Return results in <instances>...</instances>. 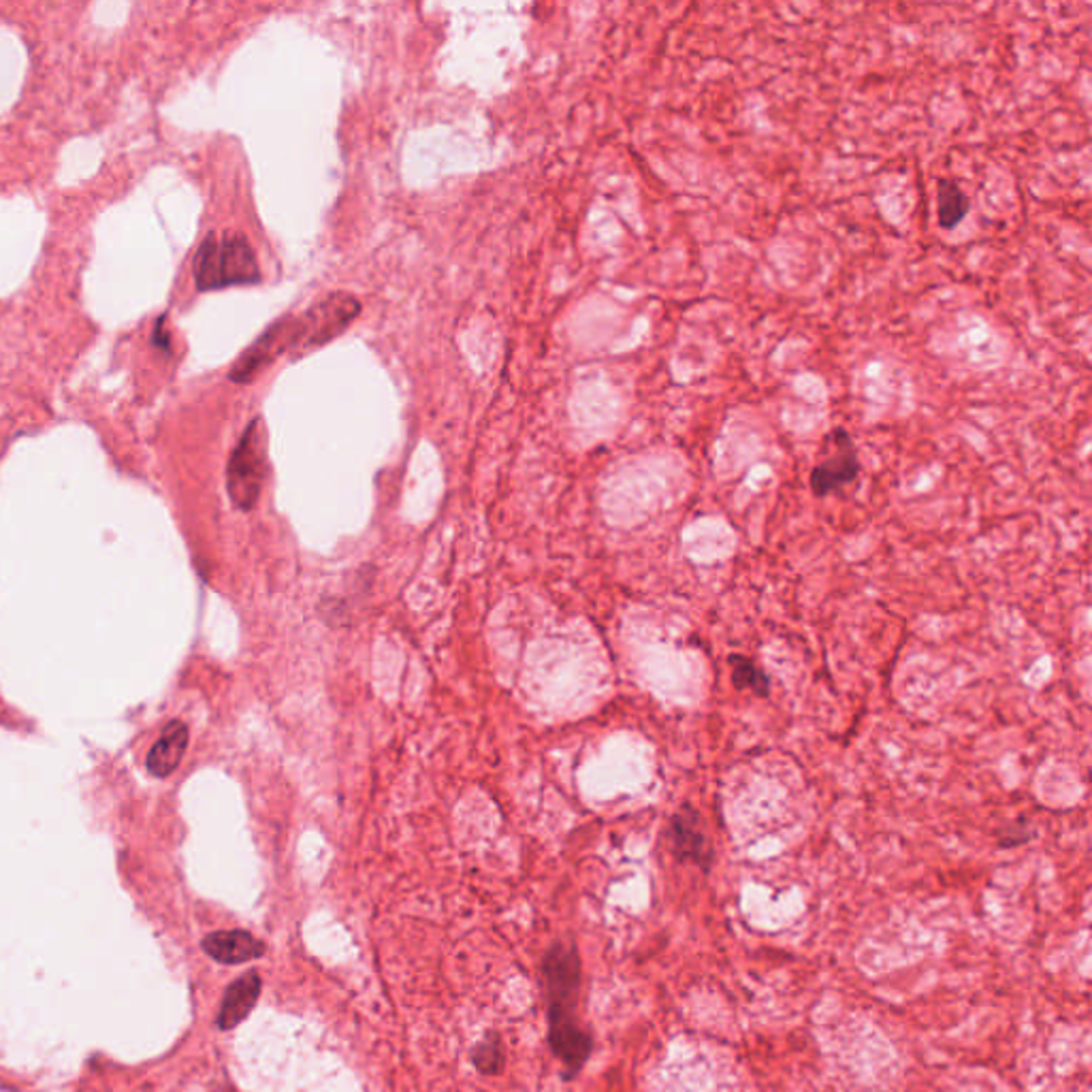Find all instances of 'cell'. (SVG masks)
<instances>
[{
	"label": "cell",
	"instance_id": "cell-1",
	"mask_svg": "<svg viewBox=\"0 0 1092 1092\" xmlns=\"http://www.w3.org/2000/svg\"><path fill=\"white\" fill-rule=\"evenodd\" d=\"M549 988V1041L568 1078L579 1074L591 1054V1037L577 1020L581 962L575 947L555 945L544 958Z\"/></svg>",
	"mask_w": 1092,
	"mask_h": 1092
},
{
	"label": "cell",
	"instance_id": "cell-2",
	"mask_svg": "<svg viewBox=\"0 0 1092 1092\" xmlns=\"http://www.w3.org/2000/svg\"><path fill=\"white\" fill-rule=\"evenodd\" d=\"M258 280L260 269L253 246L244 235H210L194 256V282L199 291L254 284Z\"/></svg>",
	"mask_w": 1092,
	"mask_h": 1092
},
{
	"label": "cell",
	"instance_id": "cell-3",
	"mask_svg": "<svg viewBox=\"0 0 1092 1092\" xmlns=\"http://www.w3.org/2000/svg\"><path fill=\"white\" fill-rule=\"evenodd\" d=\"M265 468H267V457H265V429L260 420L256 419L248 424L244 431L240 444L235 446L231 461H229V472H227V485H229V496L242 510H251L258 496L260 487L265 481Z\"/></svg>",
	"mask_w": 1092,
	"mask_h": 1092
},
{
	"label": "cell",
	"instance_id": "cell-4",
	"mask_svg": "<svg viewBox=\"0 0 1092 1092\" xmlns=\"http://www.w3.org/2000/svg\"><path fill=\"white\" fill-rule=\"evenodd\" d=\"M826 444H831L833 450L811 472V489L818 498L837 494L860 474V457L847 429H835Z\"/></svg>",
	"mask_w": 1092,
	"mask_h": 1092
},
{
	"label": "cell",
	"instance_id": "cell-5",
	"mask_svg": "<svg viewBox=\"0 0 1092 1092\" xmlns=\"http://www.w3.org/2000/svg\"><path fill=\"white\" fill-rule=\"evenodd\" d=\"M299 341H301V325L299 319H282L273 323L262 336L254 341L253 346L240 356L235 367L231 369V380L235 382H248L254 376L275 361L286 350L299 352Z\"/></svg>",
	"mask_w": 1092,
	"mask_h": 1092
},
{
	"label": "cell",
	"instance_id": "cell-6",
	"mask_svg": "<svg viewBox=\"0 0 1092 1092\" xmlns=\"http://www.w3.org/2000/svg\"><path fill=\"white\" fill-rule=\"evenodd\" d=\"M359 314V301L350 295L336 293L327 297L323 304L314 306L310 312L299 316L301 323V343L299 352L312 350L332 337L339 336Z\"/></svg>",
	"mask_w": 1092,
	"mask_h": 1092
},
{
	"label": "cell",
	"instance_id": "cell-7",
	"mask_svg": "<svg viewBox=\"0 0 1092 1092\" xmlns=\"http://www.w3.org/2000/svg\"><path fill=\"white\" fill-rule=\"evenodd\" d=\"M669 842L680 862H689L704 871L711 868L713 847L700 813L691 805L678 807L669 824Z\"/></svg>",
	"mask_w": 1092,
	"mask_h": 1092
},
{
	"label": "cell",
	"instance_id": "cell-8",
	"mask_svg": "<svg viewBox=\"0 0 1092 1092\" xmlns=\"http://www.w3.org/2000/svg\"><path fill=\"white\" fill-rule=\"evenodd\" d=\"M203 949L220 965H244L265 954V943L248 930H218L203 939Z\"/></svg>",
	"mask_w": 1092,
	"mask_h": 1092
},
{
	"label": "cell",
	"instance_id": "cell-9",
	"mask_svg": "<svg viewBox=\"0 0 1092 1092\" xmlns=\"http://www.w3.org/2000/svg\"><path fill=\"white\" fill-rule=\"evenodd\" d=\"M260 978L258 973H246L242 975L240 980H235L227 993H225V999H223V1006H220V1011H218V1026L223 1030H231L235 1028L238 1024H242L248 1013L253 1011L256 1001H258V995H260Z\"/></svg>",
	"mask_w": 1092,
	"mask_h": 1092
},
{
	"label": "cell",
	"instance_id": "cell-10",
	"mask_svg": "<svg viewBox=\"0 0 1092 1092\" xmlns=\"http://www.w3.org/2000/svg\"><path fill=\"white\" fill-rule=\"evenodd\" d=\"M186 747H188V728L181 722H171L148 754L146 759L148 770L154 777L165 779L179 766L181 757L186 754Z\"/></svg>",
	"mask_w": 1092,
	"mask_h": 1092
},
{
	"label": "cell",
	"instance_id": "cell-11",
	"mask_svg": "<svg viewBox=\"0 0 1092 1092\" xmlns=\"http://www.w3.org/2000/svg\"><path fill=\"white\" fill-rule=\"evenodd\" d=\"M971 212V201L967 192L947 177L936 179V220L945 231L956 229Z\"/></svg>",
	"mask_w": 1092,
	"mask_h": 1092
},
{
	"label": "cell",
	"instance_id": "cell-12",
	"mask_svg": "<svg viewBox=\"0 0 1092 1092\" xmlns=\"http://www.w3.org/2000/svg\"><path fill=\"white\" fill-rule=\"evenodd\" d=\"M728 664L732 669V683L737 689H750L757 698H768L770 693V678L757 666L756 662L747 656H730Z\"/></svg>",
	"mask_w": 1092,
	"mask_h": 1092
},
{
	"label": "cell",
	"instance_id": "cell-13",
	"mask_svg": "<svg viewBox=\"0 0 1092 1092\" xmlns=\"http://www.w3.org/2000/svg\"><path fill=\"white\" fill-rule=\"evenodd\" d=\"M472 1061L478 1071L483 1074H500L504 1065V1052H502V1041L498 1035L485 1037L472 1052Z\"/></svg>",
	"mask_w": 1092,
	"mask_h": 1092
}]
</instances>
